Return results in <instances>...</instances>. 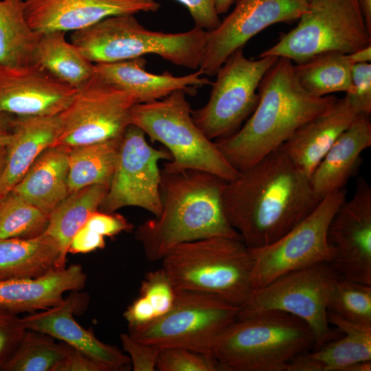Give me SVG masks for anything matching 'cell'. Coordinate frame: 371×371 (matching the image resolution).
I'll list each match as a JSON object with an SVG mask.
<instances>
[{
  "label": "cell",
  "mask_w": 371,
  "mask_h": 371,
  "mask_svg": "<svg viewBox=\"0 0 371 371\" xmlns=\"http://www.w3.org/2000/svg\"><path fill=\"white\" fill-rule=\"evenodd\" d=\"M129 332L137 330L157 318L155 311L147 299L139 295L124 313Z\"/></svg>",
  "instance_id": "obj_44"
},
{
  "label": "cell",
  "mask_w": 371,
  "mask_h": 371,
  "mask_svg": "<svg viewBox=\"0 0 371 371\" xmlns=\"http://www.w3.org/2000/svg\"><path fill=\"white\" fill-rule=\"evenodd\" d=\"M85 294L73 292L60 304L38 313H30L21 321L26 330L47 334L104 365L117 371L131 363L130 357L116 347L99 340L92 330L82 327L74 314L85 307Z\"/></svg>",
  "instance_id": "obj_19"
},
{
  "label": "cell",
  "mask_w": 371,
  "mask_h": 371,
  "mask_svg": "<svg viewBox=\"0 0 371 371\" xmlns=\"http://www.w3.org/2000/svg\"><path fill=\"white\" fill-rule=\"evenodd\" d=\"M6 155H7L6 146L1 147L0 148V179L4 170Z\"/></svg>",
  "instance_id": "obj_50"
},
{
  "label": "cell",
  "mask_w": 371,
  "mask_h": 371,
  "mask_svg": "<svg viewBox=\"0 0 371 371\" xmlns=\"http://www.w3.org/2000/svg\"><path fill=\"white\" fill-rule=\"evenodd\" d=\"M57 243L43 234L32 238H0V280L32 278L56 269Z\"/></svg>",
  "instance_id": "obj_28"
},
{
  "label": "cell",
  "mask_w": 371,
  "mask_h": 371,
  "mask_svg": "<svg viewBox=\"0 0 371 371\" xmlns=\"http://www.w3.org/2000/svg\"><path fill=\"white\" fill-rule=\"evenodd\" d=\"M85 225L99 234L109 237L133 228V225L120 214L98 211L92 213Z\"/></svg>",
  "instance_id": "obj_41"
},
{
  "label": "cell",
  "mask_w": 371,
  "mask_h": 371,
  "mask_svg": "<svg viewBox=\"0 0 371 371\" xmlns=\"http://www.w3.org/2000/svg\"><path fill=\"white\" fill-rule=\"evenodd\" d=\"M41 34L28 24L23 0H0V63L22 66L34 63Z\"/></svg>",
  "instance_id": "obj_31"
},
{
  "label": "cell",
  "mask_w": 371,
  "mask_h": 371,
  "mask_svg": "<svg viewBox=\"0 0 371 371\" xmlns=\"http://www.w3.org/2000/svg\"><path fill=\"white\" fill-rule=\"evenodd\" d=\"M53 371H110V370L67 344L65 356L56 365Z\"/></svg>",
  "instance_id": "obj_43"
},
{
  "label": "cell",
  "mask_w": 371,
  "mask_h": 371,
  "mask_svg": "<svg viewBox=\"0 0 371 371\" xmlns=\"http://www.w3.org/2000/svg\"><path fill=\"white\" fill-rule=\"evenodd\" d=\"M327 311L349 322L371 326V285L337 277Z\"/></svg>",
  "instance_id": "obj_35"
},
{
  "label": "cell",
  "mask_w": 371,
  "mask_h": 371,
  "mask_svg": "<svg viewBox=\"0 0 371 371\" xmlns=\"http://www.w3.org/2000/svg\"><path fill=\"white\" fill-rule=\"evenodd\" d=\"M186 94L183 90H177L158 100L135 104L130 111L131 124L170 152L172 160L164 163V171L200 170L228 182L237 179L240 172L194 123Z\"/></svg>",
  "instance_id": "obj_7"
},
{
  "label": "cell",
  "mask_w": 371,
  "mask_h": 371,
  "mask_svg": "<svg viewBox=\"0 0 371 371\" xmlns=\"http://www.w3.org/2000/svg\"><path fill=\"white\" fill-rule=\"evenodd\" d=\"M315 340L299 317L270 310L236 319L217 340L212 355L224 371H286Z\"/></svg>",
  "instance_id": "obj_4"
},
{
  "label": "cell",
  "mask_w": 371,
  "mask_h": 371,
  "mask_svg": "<svg viewBox=\"0 0 371 371\" xmlns=\"http://www.w3.org/2000/svg\"><path fill=\"white\" fill-rule=\"evenodd\" d=\"M11 133L8 135L0 136V148L6 146L10 142Z\"/></svg>",
  "instance_id": "obj_51"
},
{
  "label": "cell",
  "mask_w": 371,
  "mask_h": 371,
  "mask_svg": "<svg viewBox=\"0 0 371 371\" xmlns=\"http://www.w3.org/2000/svg\"><path fill=\"white\" fill-rule=\"evenodd\" d=\"M208 32L194 27L178 33L152 31L135 14L106 17L73 32L71 42L93 64L155 54L177 66L196 69L203 60Z\"/></svg>",
  "instance_id": "obj_5"
},
{
  "label": "cell",
  "mask_w": 371,
  "mask_h": 371,
  "mask_svg": "<svg viewBox=\"0 0 371 371\" xmlns=\"http://www.w3.org/2000/svg\"><path fill=\"white\" fill-rule=\"evenodd\" d=\"M327 240L332 253L328 264L337 276L371 285V188L364 178L334 214Z\"/></svg>",
  "instance_id": "obj_16"
},
{
  "label": "cell",
  "mask_w": 371,
  "mask_h": 371,
  "mask_svg": "<svg viewBox=\"0 0 371 371\" xmlns=\"http://www.w3.org/2000/svg\"><path fill=\"white\" fill-rule=\"evenodd\" d=\"M352 65L370 63L371 45L347 54Z\"/></svg>",
  "instance_id": "obj_46"
},
{
  "label": "cell",
  "mask_w": 371,
  "mask_h": 371,
  "mask_svg": "<svg viewBox=\"0 0 371 371\" xmlns=\"http://www.w3.org/2000/svg\"><path fill=\"white\" fill-rule=\"evenodd\" d=\"M359 3L367 27L371 32V0H359Z\"/></svg>",
  "instance_id": "obj_48"
},
{
  "label": "cell",
  "mask_w": 371,
  "mask_h": 371,
  "mask_svg": "<svg viewBox=\"0 0 371 371\" xmlns=\"http://www.w3.org/2000/svg\"><path fill=\"white\" fill-rule=\"evenodd\" d=\"M161 260L175 289L210 293L239 307L254 291V259L241 239L212 236L182 243Z\"/></svg>",
  "instance_id": "obj_6"
},
{
  "label": "cell",
  "mask_w": 371,
  "mask_h": 371,
  "mask_svg": "<svg viewBox=\"0 0 371 371\" xmlns=\"http://www.w3.org/2000/svg\"><path fill=\"white\" fill-rule=\"evenodd\" d=\"M337 277L326 262L287 272L254 290L236 319L270 310L290 313L309 326L315 340L313 350L317 349L342 335L330 326L327 318L328 302Z\"/></svg>",
  "instance_id": "obj_10"
},
{
  "label": "cell",
  "mask_w": 371,
  "mask_h": 371,
  "mask_svg": "<svg viewBox=\"0 0 371 371\" xmlns=\"http://www.w3.org/2000/svg\"><path fill=\"white\" fill-rule=\"evenodd\" d=\"M309 3L319 1V0H307Z\"/></svg>",
  "instance_id": "obj_52"
},
{
  "label": "cell",
  "mask_w": 371,
  "mask_h": 371,
  "mask_svg": "<svg viewBox=\"0 0 371 371\" xmlns=\"http://www.w3.org/2000/svg\"><path fill=\"white\" fill-rule=\"evenodd\" d=\"M189 11L194 26L207 32L215 30L221 23L213 0H175Z\"/></svg>",
  "instance_id": "obj_42"
},
{
  "label": "cell",
  "mask_w": 371,
  "mask_h": 371,
  "mask_svg": "<svg viewBox=\"0 0 371 371\" xmlns=\"http://www.w3.org/2000/svg\"><path fill=\"white\" fill-rule=\"evenodd\" d=\"M43 333L26 330L1 371H53L65 356L67 344Z\"/></svg>",
  "instance_id": "obj_33"
},
{
  "label": "cell",
  "mask_w": 371,
  "mask_h": 371,
  "mask_svg": "<svg viewBox=\"0 0 371 371\" xmlns=\"http://www.w3.org/2000/svg\"><path fill=\"white\" fill-rule=\"evenodd\" d=\"M309 5L297 25L259 56L284 57L298 64L322 53L348 54L371 45L359 0H319Z\"/></svg>",
  "instance_id": "obj_8"
},
{
  "label": "cell",
  "mask_w": 371,
  "mask_h": 371,
  "mask_svg": "<svg viewBox=\"0 0 371 371\" xmlns=\"http://www.w3.org/2000/svg\"><path fill=\"white\" fill-rule=\"evenodd\" d=\"M49 216L11 190L0 199V238H32L43 234Z\"/></svg>",
  "instance_id": "obj_34"
},
{
  "label": "cell",
  "mask_w": 371,
  "mask_h": 371,
  "mask_svg": "<svg viewBox=\"0 0 371 371\" xmlns=\"http://www.w3.org/2000/svg\"><path fill=\"white\" fill-rule=\"evenodd\" d=\"M228 181L210 172L161 170V214L141 224L135 238L150 261L160 260L177 245L212 237L242 239L228 223L222 195Z\"/></svg>",
  "instance_id": "obj_3"
},
{
  "label": "cell",
  "mask_w": 371,
  "mask_h": 371,
  "mask_svg": "<svg viewBox=\"0 0 371 371\" xmlns=\"http://www.w3.org/2000/svg\"><path fill=\"white\" fill-rule=\"evenodd\" d=\"M235 0H213L216 10L218 14L226 13Z\"/></svg>",
  "instance_id": "obj_49"
},
{
  "label": "cell",
  "mask_w": 371,
  "mask_h": 371,
  "mask_svg": "<svg viewBox=\"0 0 371 371\" xmlns=\"http://www.w3.org/2000/svg\"><path fill=\"white\" fill-rule=\"evenodd\" d=\"M239 308L215 294L175 289L169 311L128 334L160 348H183L212 355L217 340L236 321Z\"/></svg>",
  "instance_id": "obj_9"
},
{
  "label": "cell",
  "mask_w": 371,
  "mask_h": 371,
  "mask_svg": "<svg viewBox=\"0 0 371 371\" xmlns=\"http://www.w3.org/2000/svg\"><path fill=\"white\" fill-rule=\"evenodd\" d=\"M86 280L80 264L36 278L0 280V307L16 314L46 310L62 303L64 293L82 289Z\"/></svg>",
  "instance_id": "obj_21"
},
{
  "label": "cell",
  "mask_w": 371,
  "mask_h": 371,
  "mask_svg": "<svg viewBox=\"0 0 371 371\" xmlns=\"http://www.w3.org/2000/svg\"><path fill=\"white\" fill-rule=\"evenodd\" d=\"M352 66L347 54L330 52L315 55L294 65L302 88L315 96L335 92L346 93L352 81Z\"/></svg>",
  "instance_id": "obj_32"
},
{
  "label": "cell",
  "mask_w": 371,
  "mask_h": 371,
  "mask_svg": "<svg viewBox=\"0 0 371 371\" xmlns=\"http://www.w3.org/2000/svg\"><path fill=\"white\" fill-rule=\"evenodd\" d=\"M122 348L128 353L134 371H155L160 348L133 339L129 334L120 335Z\"/></svg>",
  "instance_id": "obj_40"
},
{
  "label": "cell",
  "mask_w": 371,
  "mask_h": 371,
  "mask_svg": "<svg viewBox=\"0 0 371 371\" xmlns=\"http://www.w3.org/2000/svg\"><path fill=\"white\" fill-rule=\"evenodd\" d=\"M109 186L110 183L93 184L69 193L49 215L45 234L51 236L60 249L56 269L66 267L67 255L72 238L89 216L98 211Z\"/></svg>",
  "instance_id": "obj_27"
},
{
  "label": "cell",
  "mask_w": 371,
  "mask_h": 371,
  "mask_svg": "<svg viewBox=\"0 0 371 371\" xmlns=\"http://www.w3.org/2000/svg\"><path fill=\"white\" fill-rule=\"evenodd\" d=\"M360 115L344 97L305 122L282 144L293 162L309 177L333 143Z\"/></svg>",
  "instance_id": "obj_20"
},
{
  "label": "cell",
  "mask_w": 371,
  "mask_h": 371,
  "mask_svg": "<svg viewBox=\"0 0 371 371\" xmlns=\"http://www.w3.org/2000/svg\"><path fill=\"white\" fill-rule=\"evenodd\" d=\"M159 371H221L211 355L183 348H161L156 365Z\"/></svg>",
  "instance_id": "obj_36"
},
{
  "label": "cell",
  "mask_w": 371,
  "mask_h": 371,
  "mask_svg": "<svg viewBox=\"0 0 371 371\" xmlns=\"http://www.w3.org/2000/svg\"><path fill=\"white\" fill-rule=\"evenodd\" d=\"M122 137L69 149V194L88 186L111 183Z\"/></svg>",
  "instance_id": "obj_30"
},
{
  "label": "cell",
  "mask_w": 371,
  "mask_h": 371,
  "mask_svg": "<svg viewBox=\"0 0 371 371\" xmlns=\"http://www.w3.org/2000/svg\"><path fill=\"white\" fill-rule=\"evenodd\" d=\"M344 188L325 196L304 219L274 243L249 248L254 259V290L287 272L317 263H328L332 253L327 240L329 224L346 200Z\"/></svg>",
  "instance_id": "obj_13"
},
{
  "label": "cell",
  "mask_w": 371,
  "mask_h": 371,
  "mask_svg": "<svg viewBox=\"0 0 371 371\" xmlns=\"http://www.w3.org/2000/svg\"><path fill=\"white\" fill-rule=\"evenodd\" d=\"M139 295L145 297L151 304L158 318L172 308L175 298V289L161 267L145 276Z\"/></svg>",
  "instance_id": "obj_37"
},
{
  "label": "cell",
  "mask_w": 371,
  "mask_h": 371,
  "mask_svg": "<svg viewBox=\"0 0 371 371\" xmlns=\"http://www.w3.org/2000/svg\"><path fill=\"white\" fill-rule=\"evenodd\" d=\"M322 201V200H321ZM310 177L289 158L282 145L228 182L223 210L249 248L269 245L310 214L321 201Z\"/></svg>",
  "instance_id": "obj_1"
},
{
  "label": "cell",
  "mask_w": 371,
  "mask_h": 371,
  "mask_svg": "<svg viewBox=\"0 0 371 371\" xmlns=\"http://www.w3.org/2000/svg\"><path fill=\"white\" fill-rule=\"evenodd\" d=\"M144 56L126 60L94 64V71L106 81L133 93L137 103H147L160 100L175 91L183 90L194 95L196 89L212 85L201 77V69L182 76L166 72L156 74L146 70Z\"/></svg>",
  "instance_id": "obj_22"
},
{
  "label": "cell",
  "mask_w": 371,
  "mask_h": 371,
  "mask_svg": "<svg viewBox=\"0 0 371 371\" xmlns=\"http://www.w3.org/2000/svg\"><path fill=\"white\" fill-rule=\"evenodd\" d=\"M145 133L129 124L123 135L120 151L108 192L99 209L113 213L126 206L143 208L158 217L162 211L160 194L161 160H172L166 148H155Z\"/></svg>",
  "instance_id": "obj_14"
},
{
  "label": "cell",
  "mask_w": 371,
  "mask_h": 371,
  "mask_svg": "<svg viewBox=\"0 0 371 371\" xmlns=\"http://www.w3.org/2000/svg\"><path fill=\"white\" fill-rule=\"evenodd\" d=\"M307 0H237L235 8L208 36L202 63L203 74L215 76L228 57L266 27L292 23L309 9Z\"/></svg>",
  "instance_id": "obj_15"
},
{
  "label": "cell",
  "mask_w": 371,
  "mask_h": 371,
  "mask_svg": "<svg viewBox=\"0 0 371 371\" xmlns=\"http://www.w3.org/2000/svg\"><path fill=\"white\" fill-rule=\"evenodd\" d=\"M135 95L95 73L58 115L62 130L51 147L69 149L123 136Z\"/></svg>",
  "instance_id": "obj_12"
},
{
  "label": "cell",
  "mask_w": 371,
  "mask_h": 371,
  "mask_svg": "<svg viewBox=\"0 0 371 371\" xmlns=\"http://www.w3.org/2000/svg\"><path fill=\"white\" fill-rule=\"evenodd\" d=\"M361 115L371 113V64L352 65V81L344 96Z\"/></svg>",
  "instance_id": "obj_38"
},
{
  "label": "cell",
  "mask_w": 371,
  "mask_h": 371,
  "mask_svg": "<svg viewBox=\"0 0 371 371\" xmlns=\"http://www.w3.org/2000/svg\"><path fill=\"white\" fill-rule=\"evenodd\" d=\"M14 116L0 110V136L10 134L12 132Z\"/></svg>",
  "instance_id": "obj_47"
},
{
  "label": "cell",
  "mask_w": 371,
  "mask_h": 371,
  "mask_svg": "<svg viewBox=\"0 0 371 371\" xmlns=\"http://www.w3.org/2000/svg\"><path fill=\"white\" fill-rule=\"evenodd\" d=\"M104 237L84 225L72 238L68 253L86 254L102 249L105 246Z\"/></svg>",
  "instance_id": "obj_45"
},
{
  "label": "cell",
  "mask_w": 371,
  "mask_h": 371,
  "mask_svg": "<svg viewBox=\"0 0 371 371\" xmlns=\"http://www.w3.org/2000/svg\"><path fill=\"white\" fill-rule=\"evenodd\" d=\"M258 103L244 125L214 143L238 172H243L282 146L302 124L330 108L333 95L315 96L300 85L294 64L278 57L258 87Z\"/></svg>",
  "instance_id": "obj_2"
},
{
  "label": "cell",
  "mask_w": 371,
  "mask_h": 371,
  "mask_svg": "<svg viewBox=\"0 0 371 371\" xmlns=\"http://www.w3.org/2000/svg\"><path fill=\"white\" fill-rule=\"evenodd\" d=\"M68 153L59 146L46 148L12 190L49 216L69 194Z\"/></svg>",
  "instance_id": "obj_26"
},
{
  "label": "cell",
  "mask_w": 371,
  "mask_h": 371,
  "mask_svg": "<svg viewBox=\"0 0 371 371\" xmlns=\"http://www.w3.org/2000/svg\"><path fill=\"white\" fill-rule=\"evenodd\" d=\"M61 130L58 115L14 116L0 179V199L12 190L41 153L52 146Z\"/></svg>",
  "instance_id": "obj_23"
},
{
  "label": "cell",
  "mask_w": 371,
  "mask_h": 371,
  "mask_svg": "<svg viewBox=\"0 0 371 371\" xmlns=\"http://www.w3.org/2000/svg\"><path fill=\"white\" fill-rule=\"evenodd\" d=\"M34 61L66 85L78 89L95 74L94 64L65 38V32L41 33L36 43Z\"/></svg>",
  "instance_id": "obj_29"
},
{
  "label": "cell",
  "mask_w": 371,
  "mask_h": 371,
  "mask_svg": "<svg viewBox=\"0 0 371 371\" xmlns=\"http://www.w3.org/2000/svg\"><path fill=\"white\" fill-rule=\"evenodd\" d=\"M278 57H245L243 49L232 54L216 74L207 102L191 115L210 140L236 133L253 113L259 101V85Z\"/></svg>",
  "instance_id": "obj_11"
},
{
  "label": "cell",
  "mask_w": 371,
  "mask_h": 371,
  "mask_svg": "<svg viewBox=\"0 0 371 371\" xmlns=\"http://www.w3.org/2000/svg\"><path fill=\"white\" fill-rule=\"evenodd\" d=\"M76 89L36 63H0V110L14 116H54L70 104Z\"/></svg>",
  "instance_id": "obj_17"
},
{
  "label": "cell",
  "mask_w": 371,
  "mask_h": 371,
  "mask_svg": "<svg viewBox=\"0 0 371 371\" xmlns=\"http://www.w3.org/2000/svg\"><path fill=\"white\" fill-rule=\"evenodd\" d=\"M328 322L342 335L320 348L295 357L286 371H349L350 366L371 361V326L327 311Z\"/></svg>",
  "instance_id": "obj_25"
},
{
  "label": "cell",
  "mask_w": 371,
  "mask_h": 371,
  "mask_svg": "<svg viewBox=\"0 0 371 371\" xmlns=\"http://www.w3.org/2000/svg\"><path fill=\"white\" fill-rule=\"evenodd\" d=\"M27 21L38 33L76 31L111 16L156 12L155 0H23Z\"/></svg>",
  "instance_id": "obj_18"
},
{
  "label": "cell",
  "mask_w": 371,
  "mask_h": 371,
  "mask_svg": "<svg viewBox=\"0 0 371 371\" xmlns=\"http://www.w3.org/2000/svg\"><path fill=\"white\" fill-rule=\"evenodd\" d=\"M371 146L370 115H360L331 146L310 176L312 190L321 201L344 188L355 173L361 153Z\"/></svg>",
  "instance_id": "obj_24"
},
{
  "label": "cell",
  "mask_w": 371,
  "mask_h": 371,
  "mask_svg": "<svg viewBox=\"0 0 371 371\" xmlns=\"http://www.w3.org/2000/svg\"><path fill=\"white\" fill-rule=\"evenodd\" d=\"M25 330L21 317L0 307V367L16 350Z\"/></svg>",
  "instance_id": "obj_39"
}]
</instances>
